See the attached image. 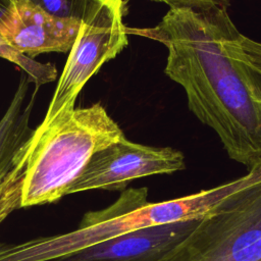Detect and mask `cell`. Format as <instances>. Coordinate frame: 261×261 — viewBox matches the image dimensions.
<instances>
[{"instance_id":"277c9868","label":"cell","mask_w":261,"mask_h":261,"mask_svg":"<svg viewBox=\"0 0 261 261\" xmlns=\"http://www.w3.org/2000/svg\"><path fill=\"white\" fill-rule=\"evenodd\" d=\"M252 166L255 177L157 261H261V159Z\"/></svg>"},{"instance_id":"6da1fadb","label":"cell","mask_w":261,"mask_h":261,"mask_svg":"<svg viewBox=\"0 0 261 261\" xmlns=\"http://www.w3.org/2000/svg\"><path fill=\"white\" fill-rule=\"evenodd\" d=\"M168 50L165 74L189 109L215 130L230 159L248 169L261 159V43L243 35L227 8H169L143 31Z\"/></svg>"},{"instance_id":"7c38bea8","label":"cell","mask_w":261,"mask_h":261,"mask_svg":"<svg viewBox=\"0 0 261 261\" xmlns=\"http://www.w3.org/2000/svg\"><path fill=\"white\" fill-rule=\"evenodd\" d=\"M163 2L170 8H190L193 10H207L214 7L227 8L232 0H153Z\"/></svg>"},{"instance_id":"5bb4252c","label":"cell","mask_w":261,"mask_h":261,"mask_svg":"<svg viewBox=\"0 0 261 261\" xmlns=\"http://www.w3.org/2000/svg\"><path fill=\"white\" fill-rule=\"evenodd\" d=\"M6 244H3V243H0V250L2 249V248H4V246H5Z\"/></svg>"},{"instance_id":"30bf717a","label":"cell","mask_w":261,"mask_h":261,"mask_svg":"<svg viewBox=\"0 0 261 261\" xmlns=\"http://www.w3.org/2000/svg\"><path fill=\"white\" fill-rule=\"evenodd\" d=\"M0 57L19 66L20 69H22L23 72L29 76L30 81L38 87L54 81L57 76V70L54 64L41 63L19 53L3 39L1 34Z\"/></svg>"},{"instance_id":"ba28073f","label":"cell","mask_w":261,"mask_h":261,"mask_svg":"<svg viewBox=\"0 0 261 261\" xmlns=\"http://www.w3.org/2000/svg\"><path fill=\"white\" fill-rule=\"evenodd\" d=\"M197 222L195 219L142 228L47 261H157Z\"/></svg>"},{"instance_id":"5b68a950","label":"cell","mask_w":261,"mask_h":261,"mask_svg":"<svg viewBox=\"0 0 261 261\" xmlns=\"http://www.w3.org/2000/svg\"><path fill=\"white\" fill-rule=\"evenodd\" d=\"M123 12L122 0H99L83 20L42 123L73 110L77 95L90 77L126 47Z\"/></svg>"},{"instance_id":"7a4b0ae2","label":"cell","mask_w":261,"mask_h":261,"mask_svg":"<svg viewBox=\"0 0 261 261\" xmlns=\"http://www.w3.org/2000/svg\"><path fill=\"white\" fill-rule=\"evenodd\" d=\"M123 137L100 103L41 123L0 180V223L18 209L55 203L67 196L91 156Z\"/></svg>"},{"instance_id":"52a82bcc","label":"cell","mask_w":261,"mask_h":261,"mask_svg":"<svg viewBox=\"0 0 261 261\" xmlns=\"http://www.w3.org/2000/svg\"><path fill=\"white\" fill-rule=\"evenodd\" d=\"M81 25L82 21L54 16L28 0H13L0 19V34L13 49L34 58L70 51Z\"/></svg>"},{"instance_id":"4fadbf2b","label":"cell","mask_w":261,"mask_h":261,"mask_svg":"<svg viewBox=\"0 0 261 261\" xmlns=\"http://www.w3.org/2000/svg\"><path fill=\"white\" fill-rule=\"evenodd\" d=\"M12 1L13 0H0V19L4 15V13L7 11Z\"/></svg>"},{"instance_id":"8992f818","label":"cell","mask_w":261,"mask_h":261,"mask_svg":"<svg viewBox=\"0 0 261 261\" xmlns=\"http://www.w3.org/2000/svg\"><path fill=\"white\" fill-rule=\"evenodd\" d=\"M186 168L184 154L170 147H152L128 141L125 137L95 152L68 195L89 191H124L138 178L169 174Z\"/></svg>"},{"instance_id":"8fae6325","label":"cell","mask_w":261,"mask_h":261,"mask_svg":"<svg viewBox=\"0 0 261 261\" xmlns=\"http://www.w3.org/2000/svg\"><path fill=\"white\" fill-rule=\"evenodd\" d=\"M46 12L61 18L82 21L86 19L99 0H28Z\"/></svg>"},{"instance_id":"3957f363","label":"cell","mask_w":261,"mask_h":261,"mask_svg":"<svg viewBox=\"0 0 261 261\" xmlns=\"http://www.w3.org/2000/svg\"><path fill=\"white\" fill-rule=\"evenodd\" d=\"M252 179L248 172L215 188L157 203L148 201L147 188L125 189L110 206L87 212L72 231L6 244L0 250V261H47L142 228L200 219Z\"/></svg>"},{"instance_id":"9c48e42d","label":"cell","mask_w":261,"mask_h":261,"mask_svg":"<svg viewBox=\"0 0 261 261\" xmlns=\"http://www.w3.org/2000/svg\"><path fill=\"white\" fill-rule=\"evenodd\" d=\"M30 84L32 82L23 72L14 96L0 119V180L9 170L17 151L35 130L30 127V118L39 87L35 86L30 93Z\"/></svg>"}]
</instances>
